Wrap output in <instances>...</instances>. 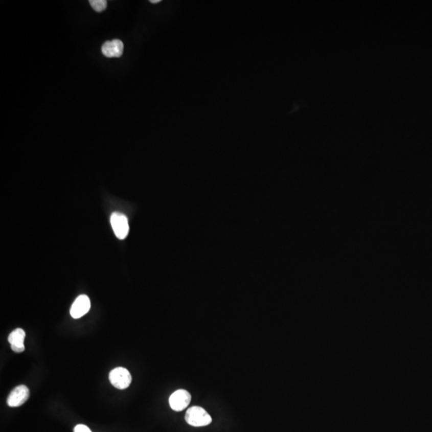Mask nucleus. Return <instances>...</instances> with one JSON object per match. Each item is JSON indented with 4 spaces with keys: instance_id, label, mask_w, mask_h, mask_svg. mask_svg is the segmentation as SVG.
I'll return each instance as SVG.
<instances>
[{
    "instance_id": "nucleus-2",
    "label": "nucleus",
    "mask_w": 432,
    "mask_h": 432,
    "mask_svg": "<svg viewBox=\"0 0 432 432\" xmlns=\"http://www.w3.org/2000/svg\"><path fill=\"white\" fill-rule=\"evenodd\" d=\"M109 380L115 388L123 390L131 385L132 377L126 368H116L109 374Z\"/></svg>"
},
{
    "instance_id": "nucleus-3",
    "label": "nucleus",
    "mask_w": 432,
    "mask_h": 432,
    "mask_svg": "<svg viewBox=\"0 0 432 432\" xmlns=\"http://www.w3.org/2000/svg\"><path fill=\"white\" fill-rule=\"evenodd\" d=\"M110 224L116 237L120 239L127 238L129 232L128 219L127 216L119 212H115L110 217Z\"/></svg>"
},
{
    "instance_id": "nucleus-11",
    "label": "nucleus",
    "mask_w": 432,
    "mask_h": 432,
    "mask_svg": "<svg viewBox=\"0 0 432 432\" xmlns=\"http://www.w3.org/2000/svg\"><path fill=\"white\" fill-rule=\"evenodd\" d=\"M158 2H160V1H158V0H157V1H151V3H152V4H156V3H158Z\"/></svg>"
},
{
    "instance_id": "nucleus-9",
    "label": "nucleus",
    "mask_w": 432,
    "mask_h": 432,
    "mask_svg": "<svg viewBox=\"0 0 432 432\" xmlns=\"http://www.w3.org/2000/svg\"><path fill=\"white\" fill-rule=\"evenodd\" d=\"M89 3L92 8L97 12H101L107 8V2L106 0H90Z\"/></svg>"
},
{
    "instance_id": "nucleus-10",
    "label": "nucleus",
    "mask_w": 432,
    "mask_h": 432,
    "mask_svg": "<svg viewBox=\"0 0 432 432\" xmlns=\"http://www.w3.org/2000/svg\"><path fill=\"white\" fill-rule=\"evenodd\" d=\"M74 432H92L87 426L83 424H79L74 428Z\"/></svg>"
},
{
    "instance_id": "nucleus-6",
    "label": "nucleus",
    "mask_w": 432,
    "mask_h": 432,
    "mask_svg": "<svg viewBox=\"0 0 432 432\" xmlns=\"http://www.w3.org/2000/svg\"><path fill=\"white\" fill-rule=\"evenodd\" d=\"M90 308V301L88 296L86 294H81L72 304L70 311L71 315L74 319L81 318L88 312Z\"/></svg>"
},
{
    "instance_id": "nucleus-5",
    "label": "nucleus",
    "mask_w": 432,
    "mask_h": 432,
    "mask_svg": "<svg viewBox=\"0 0 432 432\" xmlns=\"http://www.w3.org/2000/svg\"><path fill=\"white\" fill-rule=\"evenodd\" d=\"M30 391L28 386L25 385H19L14 388L13 391L10 393L8 397L7 403L11 407H17L22 406L26 403L29 399Z\"/></svg>"
},
{
    "instance_id": "nucleus-1",
    "label": "nucleus",
    "mask_w": 432,
    "mask_h": 432,
    "mask_svg": "<svg viewBox=\"0 0 432 432\" xmlns=\"http://www.w3.org/2000/svg\"><path fill=\"white\" fill-rule=\"evenodd\" d=\"M185 420L188 424L193 427H205L211 424L212 417L201 406H191L187 411Z\"/></svg>"
},
{
    "instance_id": "nucleus-8",
    "label": "nucleus",
    "mask_w": 432,
    "mask_h": 432,
    "mask_svg": "<svg viewBox=\"0 0 432 432\" xmlns=\"http://www.w3.org/2000/svg\"><path fill=\"white\" fill-rule=\"evenodd\" d=\"M123 42L119 39L107 41L102 46V53L107 58H118L121 56L123 52Z\"/></svg>"
},
{
    "instance_id": "nucleus-4",
    "label": "nucleus",
    "mask_w": 432,
    "mask_h": 432,
    "mask_svg": "<svg viewBox=\"0 0 432 432\" xmlns=\"http://www.w3.org/2000/svg\"><path fill=\"white\" fill-rule=\"evenodd\" d=\"M191 400V394L188 391L179 389L170 396L169 404L173 411L182 412L188 407Z\"/></svg>"
},
{
    "instance_id": "nucleus-7",
    "label": "nucleus",
    "mask_w": 432,
    "mask_h": 432,
    "mask_svg": "<svg viewBox=\"0 0 432 432\" xmlns=\"http://www.w3.org/2000/svg\"><path fill=\"white\" fill-rule=\"evenodd\" d=\"M26 337V333L21 328L14 330L8 336V342L11 344L12 351L15 353H22L25 350L24 339Z\"/></svg>"
}]
</instances>
